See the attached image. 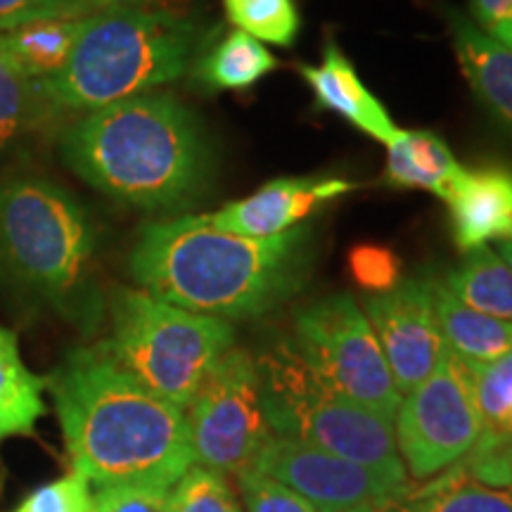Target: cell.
<instances>
[{
	"label": "cell",
	"mask_w": 512,
	"mask_h": 512,
	"mask_svg": "<svg viewBox=\"0 0 512 512\" xmlns=\"http://www.w3.org/2000/svg\"><path fill=\"white\" fill-rule=\"evenodd\" d=\"M496 252H498V256H501V259L505 261V264H508V266L512 268V235H510V238H505V240L498 242Z\"/></svg>",
	"instance_id": "36"
},
{
	"label": "cell",
	"mask_w": 512,
	"mask_h": 512,
	"mask_svg": "<svg viewBox=\"0 0 512 512\" xmlns=\"http://www.w3.org/2000/svg\"><path fill=\"white\" fill-rule=\"evenodd\" d=\"M351 271H354V278L358 285H363L368 294L387 292L399 283L401 266L399 259L384 247L375 245H361L351 252Z\"/></svg>",
	"instance_id": "30"
},
{
	"label": "cell",
	"mask_w": 512,
	"mask_h": 512,
	"mask_svg": "<svg viewBox=\"0 0 512 512\" xmlns=\"http://www.w3.org/2000/svg\"><path fill=\"white\" fill-rule=\"evenodd\" d=\"M463 166L448 145L432 131H396L387 143L389 185L403 190H427L448 200L453 188L463 181Z\"/></svg>",
	"instance_id": "17"
},
{
	"label": "cell",
	"mask_w": 512,
	"mask_h": 512,
	"mask_svg": "<svg viewBox=\"0 0 512 512\" xmlns=\"http://www.w3.org/2000/svg\"><path fill=\"white\" fill-rule=\"evenodd\" d=\"M290 342L339 394L394 422L401 394L366 313L351 294H332L299 311Z\"/></svg>",
	"instance_id": "8"
},
{
	"label": "cell",
	"mask_w": 512,
	"mask_h": 512,
	"mask_svg": "<svg viewBox=\"0 0 512 512\" xmlns=\"http://www.w3.org/2000/svg\"><path fill=\"white\" fill-rule=\"evenodd\" d=\"M185 420L195 465L226 477L254 467L273 437L256 358L228 349L185 408Z\"/></svg>",
	"instance_id": "9"
},
{
	"label": "cell",
	"mask_w": 512,
	"mask_h": 512,
	"mask_svg": "<svg viewBox=\"0 0 512 512\" xmlns=\"http://www.w3.org/2000/svg\"><path fill=\"white\" fill-rule=\"evenodd\" d=\"M69 169L114 202L181 209L207 185L209 143L195 114L169 93H145L88 112L67 128Z\"/></svg>",
	"instance_id": "3"
},
{
	"label": "cell",
	"mask_w": 512,
	"mask_h": 512,
	"mask_svg": "<svg viewBox=\"0 0 512 512\" xmlns=\"http://www.w3.org/2000/svg\"><path fill=\"white\" fill-rule=\"evenodd\" d=\"M228 19L259 43L287 48L302 27L294 0H235L226 5Z\"/></svg>",
	"instance_id": "25"
},
{
	"label": "cell",
	"mask_w": 512,
	"mask_h": 512,
	"mask_svg": "<svg viewBox=\"0 0 512 512\" xmlns=\"http://www.w3.org/2000/svg\"><path fill=\"white\" fill-rule=\"evenodd\" d=\"M453 240L458 249L486 247L512 235V171L484 166L465 171L463 181L448 195Z\"/></svg>",
	"instance_id": "15"
},
{
	"label": "cell",
	"mask_w": 512,
	"mask_h": 512,
	"mask_svg": "<svg viewBox=\"0 0 512 512\" xmlns=\"http://www.w3.org/2000/svg\"><path fill=\"white\" fill-rule=\"evenodd\" d=\"M164 0H76L81 17L102 15V12H128V10H152Z\"/></svg>",
	"instance_id": "34"
},
{
	"label": "cell",
	"mask_w": 512,
	"mask_h": 512,
	"mask_svg": "<svg viewBox=\"0 0 512 512\" xmlns=\"http://www.w3.org/2000/svg\"><path fill=\"white\" fill-rule=\"evenodd\" d=\"M46 102L0 34V152L19 143L38 124Z\"/></svg>",
	"instance_id": "24"
},
{
	"label": "cell",
	"mask_w": 512,
	"mask_h": 512,
	"mask_svg": "<svg viewBox=\"0 0 512 512\" xmlns=\"http://www.w3.org/2000/svg\"><path fill=\"white\" fill-rule=\"evenodd\" d=\"M166 512H245L228 477L209 467L192 465L166 496Z\"/></svg>",
	"instance_id": "27"
},
{
	"label": "cell",
	"mask_w": 512,
	"mask_h": 512,
	"mask_svg": "<svg viewBox=\"0 0 512 512\" xmlns=\"http://www.w3.org/2000/svg\"><path fill=\"white\" fill-rule=\"evenodd\" d=\"M169 491L147 486H117L95 491L93 512H166Z\"/></svg>",
	"instance_id": "32"
},
{
	"label": "cell",
	"mask_w": 512,
	"mask_h": 512,
	"mask_svg": "<svg viewBox=\"0 0 512 512\" xmlns=\"http://www.w3.org/2000/svg\"><path fill=\"white\" fill-rule=\"evenodd\" d=\"M299 74L304 76L320 110L337 114L384 145L396 136L399 126L389 117L387 107L368 91L354 64L332 38L325 43L320 64H302Z\"/></svg>",
	"instance_id": "14"
},
{
	"label": "cell",
	"mask_w": 512,
	"mask_h": 512,
	"mask_svg": "<svg viewBox=\"0 0 512 512\" xmlns=\"http://www.w3.org/2000/svg\"><path fill=\"white\" fill-rule=\"evenodd\" d=\"M93 486L79 475H67L38 486L15 512H93Z\"/></svg>",
	"instance_id": "29"
},
{
	"label": "cell",
	"mask_w": 512,
	"mask_h": 512,
	"mask_svg": "<svg viewBox=\"0 0 512 512\" xmlns=\"http://www.w3.org/2000/svg\"><path fill=\"white\" fill-rule=\"evenodd\" d=\"M105 311L110 337L100 342L102 349L121 370L181 411L219 358L235 347L228 320L178 309L140 287L112 290Z\"/></svg>",
	"instance_id": "7"
},
{
	"label": "cell",
	"mask_w": 512,
	"mask_h": 512,
	"mask_svg": "<svg viewBox=\"0 0 512 512\" xmlns=\"http://www.w3.org/2000/svg\"><path fill=\"white\" fill-rule=\"evenodd\" d=\"M392 425L408 479L430 482L456 465L484 432L467 363L446 349L434 373L401 396Z\"/></svg>",
	"instance_id": "10"
},
{
	"label": "cell",
	"mask_w": 512,
	"mask_h": 512,
	"mask_svg": "<svg viewBox=\"0 0 512 512\" xmlns=\"http://www.w3.org/2000/svg\"><path fill=\"white\" fill-rule=\"evenodd\" d=\"M228 3H235V0H223V5H228Z\"/></svg>",
	"instance_id": "37"
},
{
	"label": "cell",
	"mask_w": 512,
	"mask_h": 512,
	"mask_svg": "<svg viewBox=\"0 0 512 512\" xmlns=\"http://www.w3.org/2000/svg\"><path fill=\"white\" fill-rule=\"evenodd\" d=\"M200 38L197 22L166 10L83 17L67 64L38 91L50 110L81 114L155 93L188 72Z\"/></svg>",
	"instance_id": "5"
},
{
	"label": "cell",
	"mask_w": 512,
	"mask_h": 512,
	"mask_svg": "<svg viewBox=\"0 0 512 512\" xmlns=\"http://www.w3.org/2000/svg\"><path fill=\"white\" fill-rule=\"evenodd\" d=\"M413 512H512V489L486 484L451 465L406 494Z\"/></svg>",
	"instance_id": "21"
},
{
	"label": "cell",
	"mask_w": 512,
	"mask_h": 512,
	"mask_svg": "<svg viewBox=\"0 0 512 512\" xmlns=\"http://www.w3.org/2000/svg\"><path fill=\"white\" fill-rule=\"evenodd\" d=\"M313 261V230L242 238L207 214L147 223L131 252L140 290L178 309L221 320L259 318L302 290Z\"/></svg>",
	"instance_id": "2"
},
{
	"label": "cell",
	"mask_w": 512,
	"mask_h": 512,
	"mask_svg": "<svg viewBox=\"0 0 512 512\" xmlns=\"http://www.w3.org/2000/svg\"><path fill=\"white\" fill-rule=\"evenodd\" d=\"M356 183L342 178H278L266 183L245 200H238L207 214L209 223L223 233L242 238H275L302 226L323 204L347 195Z\"/></svg>",
	"instance_id": "13"
},
{
	"label": "cell",
	"mask_w": 512,
	"mask_h": 512,
	"mask_svg": "<svg viewBox=\"0 0 512 512\" xmlns=\"http://www.w3.org/2000/svg\"><path fill=\"white\" fill-rule=\"evenodd\" d=\"M432 299L446 349L460 361L489 363L512 354V320L470 309L434 280Z\"/></svg>",
	"instance_id": "18"
},
{
	"label": "cell",
	"mask_w": 512,
	"mask_h": 512,
	"mask_svg": "<svg viewBox=\"0 0 512 512\" xmlns=\"http://www.w3.org/2000/svg\"><path fill=\"white\" fill-rule=\"evenodd\" d=\"M460 72L484 110L512 133V50L484 36L470 17L456 8L444 10Z\"/></svg>",
	"instance_id": "16"
},
{
	"label": "cell",
	"mask_w": 512,
	"mask_h": 512,
	"mask_svg": "<svg viewBox=\"0 0 512 512\" xmlns=\"http://www.w3.org/2000/svg\"><path fill=\"white\" fill-rule=\"evenodd\" d=\"M43 19H81L76 0H0V34Z\"/></svg>",
	"instance_id": "31"
},
{
	"label": "cell",
	"mask_w": 512,
	"mask_h": 512,
	"mask_svg": "<svg viewBox=\"0 0 512 512\" xmlns=\"http://www.w3.org/2000/svg\"><path fill=\"white\" fill-rule=\"evenodd\" d=\"M254 467L290 486L318 512H366L382 498L401 496L361 465L280 434H273Z\"/></svg>",
	"instance_id": "12"
},
{
	"label": "cell",
	"mask_w": 512,
	"mask_h": 512,
	"mask_svg": "<svg viewBox=\"0 0 512 512\" xmlns=\"http://www.w3.org/2000/svg\"><path fill=\"white\" fill-rule=\"evenodd\" d=\"M256 363L273 434L361 465L396 494L411 491L413 482L396 448L392 422L339 394L299 356L292 342H278Z\"/></svg>",
	"instance_id": "6"
},
{
	"label": "cell",
	"mask_w": 512,
	"mask_h": 512,
	"mask_svg": "<svg viewBox=\"0 0 512 512\" xmlns=\"http://www.w3.org/2000/svg\"><path fill=\"white\" fill-rule=\"evenodd\" d=\"M235 479H238L242 503H245L242 510L247 512H318L297 491L261 472L259 467H247L240 475H235Z\"/></svg>",
	"instance_id": "28"
},
{
	"label": "cell",
	"mask_w": 512,
	"mask_h": 512,
	"mask_svg": "<svg viewBox=\"0 0 512 512\" xmlns=\"http://www.w3.org/2000/svg\"><path fill=\"white\" fill-rule=\"evenodd\" d=\"M81 19H43L3 36L24 72L36 83H43L60 74L67 64L79 38Z\"/></svg>",
	"instance_id": "23"
},
{
	"label": "cell",
	"mask_w": 512,
	"mask_h": 512,
	"mask_svg": "<svg viewBox=\"0 0 512 512\" xmlns=\"http://www.w3.org/2000/svg\"><path fill=\"white\" fill-rule=\"evenodd\" d=\"M366 512H413V505L408 503L406 496H389L377 501L373 508H368Z\"/></svg>",
	"instance_id": "35"
},
{
	"label": "cell",
	"mask_w": 512,
	"mask_h": 512,
	"mask_svg": "<svg viewBox=\"0 0 512 512\" xmlns=\"http://www.w3.org/2000/svg\"><path fill=\"white\" fill-rule=\"evenodd\" d=\"M46 377L24 363L17 335L0 325V444L31 437L48 411Z\"/></svg>",
	"instance_id": "19"
},
{
	"label": "cell",
	"mask_w": 512,
	"mask_h": 512,
	"mask_svg": "<svg viewBox=\"0 0 512 512\" xmlns=\"http://www.w3.org/2000/svg\"><path fill=\"white\" fill-rule=\"evenodd\" d=\"M467 370L484 430L512 437V354L489 363H467Z\"/></svg>",
	"instance_id": "26"
},
{
	"label": "cell",
	"mask_w": 512,
	"mask_h": 512,
	"mask_svg": "<svg viewBox=\"0 0 512 512\" xmlns=\"http://www.w3.org/2000/svg\"><path fill=\"white\" fill-rule=\"evenodd\" d=\"M46 389L72 472L95 491H171L195 465L185 411L121 370L102 344L69 351Z\"/></svg>",
	"instance_id": "1"
},
{
	"label": "cell",
	"mask_w": 512,
	"mask_h": 512,
	"mask_svg": "<svg viewBox=\"0 0 512 512\" xmlns=\"http://www.w3.org/2000/svg\"><path fill=\"white\" fill-rule=\"evenodd\" d=\"M361 309L380 342L396 389L401 396L408 394L434 373L446 354L434 313L432 280H399L392 290L368 294Z\"/></svg>",
	"instance_id": "11"
},
{
	"label": "cell",
	"mask_w": 512,
	"mask_h": 512,
	"mask_svg": "<svg viewBox=\"0 0 512 512\" xmlns=\"http://www.w3.org/2000/svg\"><path fill=\"white\" fill-rule=\"evenodd\" d=\"M441 285L470 309L512 320V268L489 245L467 252Z\"/></svg>",
	"instance_id": "20"
},
{
	"label": "cell",
	"mask_w": 512,
	"mask_h": 512,
	"mask_svg": "<svg viewBox=\"0 0 512 512\" xmlns=\"http://www.w3.org/2000/svg\"><path fill=\"white\" fill-rule=\"evenodd\" d=\"M0 280L81 328L105 313L86 209L48 178L0 181Z\"/></svg>",
	"instance_id": "4"
},
{
	"label": "cell",
	"mask_w": 512,
	"mask_h": 512,
	"mask_svg": "<svg viewBox=\"0 0 512 512\" xmlns=\"http://www.w3.org/2000/svg\"><path fill=\"white\" fill-rule=\"evenodd\" d=\"M470 22L491 41L512 50V0H470Z\"/></svg>",
	"instance_id": "33"
},
{
	"label": "cell",
	"mask_w": 512,
	"mask_h": 512,
	"mask_svg": "<svg viewBox=\"0 0 512 512\" xmlns=\"http://www.w3.org/2000/svg\"><path fill=\"white\" fill-rule=\"evenodd\" d=\"M278 67L264 43L235 29L197 62V79L211 91H247Z\"/></svg>",
	"instance_id": "22"
}]
</instances>
